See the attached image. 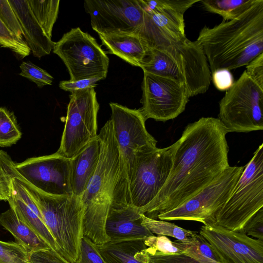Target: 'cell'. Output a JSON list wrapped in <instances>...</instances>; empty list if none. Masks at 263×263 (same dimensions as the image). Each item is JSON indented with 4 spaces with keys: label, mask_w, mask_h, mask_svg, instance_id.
<instances>
[{
    "label": "cell",
    "mask_w": 263,
    "mask_h": 263,
    "mask_svg": "<svg viewBox=\"0 0 263 263\" xmlns=\"http://www.w3.org/2000/svg\"><path fill=\"white\" fill-rule=\"evenodd\" d=\"M227 133L218 118L202 117L189 124L172 145V166L165 183L139 212L157 219L159 214L181 205L220 176L230 166Z\"/></svg>",
    "instance_id": "1"
},
{
    "label": "cell",
    "mask_w": 263,
    "mask_h": 263,
    "mask_svg": "<svg viewBox=\"0 0 263 263\" xmlns=\"http://www.w3.org/2000/svg\"><path fill=\"white\" fill-rule=\"evenodd\" d=\"M98 138L99 162L80 198L84 211V236L101 245L110 241L105 224L110 207L131 204L127 175L110 119L102 127Z\"/></svg>",
    "instance_id": "2"
},
{
    "label": "cell",
    "mask_w": 263,
    "mask_h": 263,
    "mask_svg": "<svg viewBox=\"0 0 263 263\" xmlns=\"http://www.w3.org/2000/svg\"><path fill=\"white\" fill-rule=\"evenodd\" d=\"M196 41L200 45L211 72L246 66L263 53V0L238 17L210 28L204 26Z\"/></svg>",
    "instance_id": "3"
},
{
    "label": "cell",
    "mask_w": 263,
    "mask_h": 263,
    "mask_svg": "<svg viewBox=\"0 0 263 263\" xmlns=\"http://www.w3.org/2000/svg\"><path fill=\"white\" fill-rule=\"evenodd\" d=\"M0 173L12 178L26 190L38 208L57 246V252L71 263L80 257L84 236V211L80 197L52 196L30 184L17 172L15 163L5 154L0 156Z\"/></svg>",
    "instance_id": "4"
},
{
    "label": "cell",
    "mask_w": 263,
    "mask_h": 263,
    "mask_svg": "<svg viewBox=\"0 0 263 263\" xmlns=\"http://www.w3.org/2000/svg\"><path fill=\"white\" fill-rule=\"evenodd\" d=\"M263 208V144L245 166L233 191L215 215L217 226L229 230H242L246 223Z\"/></svg>",
    "instance_id": "5"
},
{
    "label": "cell",
    "mask_w": 263,
    "mask_h": 263,
    "mask_svg": "<svg viewBox=\"0 0 263 263\" xmlns=\"http://www.w3.org/2000/svg\"><path fill=\"white\" fill-rule=\"evenodd\" d=\"M138 34L149 48L165 50L184 67L190 97L204 93L209 89L211 75L206 58L200 45L182 35L161 30L143 22Z\"/></svg>",
    "instance_id": "6"
},
{
    "label": "cell",
    "mask_w": 263,
    "mask_h": 263,
    "mask_svg": "<svg viewBox=\"0 0 263 263\" xmlns=\"http://www.w3.org/2000/svg\"><path fill=\"white\" fill-rule=\"evenodd\" d=\"M218 117L228 133L263 129V89L245 70L220 101Z\"/></svg>",
    "instance_id": "7"
},
{
    "label": "cell",
    "mask_w": 263,
    "mask_h": 263,
    "mask_svg": "<svg viewBox=\"0 0 263 263\" xmlns=\"http://www.w3.org/2000/svg\"><path fill=\"white\" fill-rule=\"evenodd\" d=\"M52 50L66 66L70 80L106 78L109 58L96 39L79 27L64 34Z\"/></svg>",
    "instance_id": "8"
},
{
    "label": "cell",
    "mask_w": 263,
    "mask_h": 263,
    "mask_svg": "<svg viewBox=\"0 0 263 263\" xmlns=\"http://www.w3.org/2000/svg\"><path fill=\"white\" fill-rule=\"evenodd\" d=\"M65 124L57 153L71 158L98 137L99 104L93 87L71 92Z\"/></svg>",
    "instance_id": "9"
},
{
    "label": "cell",
    "mask_w": 263,
    "mask_h": 263,
    "mask_svg": "<svg viewBox=\"0 0 263 263\" xmlns=\"http://www.w3.org/2000/svg\"><path fill=\"white\" fill-rule=\"evenodd\" d=\"M244 167L229 166L196 195L176 208L159 214L157 219L214 224L216 213L231 196Z\"/></svg>",
    "instance_id": "10"
},
{
    "label": "cell",
    "mask_w": 263,
    "mask_h": 263,
    "mask_svg": "<svg viewBox=\"0 0 263 263\" xmlns=\"http://www.w3.org/2000/svg\"><path fill=\"white\" fill-rule=\"evenodd\" d=\"M172 145L139 153L128 177L130 204L138 211L148 205L165 183L172 166Z\"/></svg>",
    "instance_id": "11"
},
{
    "label": "cell",
    "mask_w": 263,
    "mask_h": 263,
    "mask_svg": "<svg viewBox=\"0 0 263 263\" xmlns=\"http://www.w3.org/2000/svg\"><path fill=\"white\" fill-rule=\"evenodd\" d=\"M143 72L140 109L145 119L165 122L177 117L185 110L190 97L185 83Z\"/></svg>",
    "instance_id": "12"
},
{
    "label": "cell",
    "mask_w": 263,
    "mask_h": 263,
    "mask_svg": "<svg viewBox=\"0 0 263 263\" xmlns=\"http://www.w3.org/2000/svg\"><path fill=\"white\" fill-rule=\"evenodd\" d=\"M114 134L123 157L128 177L137 155L156 148L157 141L147 132L146 119L140 109H130L110 102Z\"/></svg>",
    "instance_id": "13"
},
{
    "label": "cell",
    "mask_w": 263,
    "mask_h": 263,
    "mask_svg": "<svg viewBox=\"0 0 263 263\" xmlns=\"http://www.w3.org/2000/svg\"><path fill=\"white\" fill-rule=\"evenodd\" d=\"M18 173L41 192L52 196L72 195L70 159L57 152L15 163Z\"/></svg>",
    "instance_id": "14"
},
{
    "label": "cell",
    "mask_w": 263,
    "mask_h": 263,
    "mask_svg": "<svg viewBox=\"0 0 263 263\" xmlns=\"http://www.w3.org/2000/svg\"><path fill=\"white\" fill-rule=\"evenodd\" d=\"M86 12L98 34L112 32L138 33L144 20L139 0H86Z\"/></svg>",
    "instance_id": "15"
},
{
    "label": "cell",
    "mask_w": 263,
    "mask_h": 263,
    "mask_svg": "<svg viewBox=\"0 0 263 263\" xmlns=\"http://www.w3.org/2000/svg\"><path fill=\"white\" fill-rule=\"evenodd\" d=\"M199 233L209 243L218 263H263V240L215 224L203 225Z\"/></svg>",
    "instance_id": "16"
},
{
    "label": "cell",
    "mask_w": 263,
    "mask_h": 263,
    "mask_svg": "<svg viewBox=\"0 0 263 263\" xmlns=\"http://www.w3.org/2000/svg\"><path fill=\"white\" fill-rule=\"evenodd\" d=\"M9 189L7 200L18 219L30 228L49 247L57 251L56 242L44 222L42 215L23 186L14 179L3 176Z\"/></svg>",
    "instance_id": "17"
},
{
    "label": "cell",
    "mask_w": 263,
    "mask_h": 263,
    "mask_svg": "<svg viewBox=\"0 0 263 263\" xmlns=\"http://www.w3.org/2000/svg\"><path fill=\"white\" fill-rule=\"evenodd\" d=\"M106 233L112 242L144 239L154 235L142 224L141 214L129 204L112 205L105 224Z\"/></svg>",
    "instance_id": "18"
},
{
    "label": "cell",
    "mask_w": 263,
    "mask_h": 263,
    "mask_svg": "<svg viewBox=\"0 0 263 263\" xmlns=\"http://www.w3.org/2000/svg\"><path fill=\"white\" fill-rule=\"evenodd\" d=\"M15 15L20 33L33 55L49 54L55 42L45 33L31 10L27 0H8Z\"/></svg>",
    "instance_id": "19"
},
{
    "label": "cell",
    "mask_w": 263,
    "mask_h": 263,
    "mask_svg": "<svg viewBox=\"0 0 263 263\" xmlns=\"http://www.w3.org/2000/svg\"><path fill=\"white\" fill-rule=\"evenodd\" d=\"M98 35L109 53L118 56L132 66L141 67L148 48L139 34L112 32Z\"/></svg>",
    "instance_id": "20"
},
{
    "label": "cell",
    "mask_w": 263,
    "mask_h": 263,
    "mask_svg": "<svg viewBox=\"0 0 263 263\" xmlns=\"http://www.w3.org/2000/svg\"><path fill=\"white\" fill-rule=\"evenodd\" d=\"M98 137L70 158V184L73 195L80 197L97 168L100 154Z\"/></svg>",
    "instance_id": "21"
},
{
    "label": "cell",
    "mask_w": 263,
    "mask_h": 263,
    "mask_svg": "<svg viewBox=\"0 0 263 263\" xmlns=\"http://www.w3.org/2000/svg\"><path fill=\"white\" fill-rule=\"evenodd\" d=\"M106 263H149V254L143 239H134L97 245Z\"/></svg>",
    "instance_id": "22"
},
{
    "label": "cell",
    "mask_w": 263,
    "mask_h": 263,
    "mask_svg": "<svg viewBox=\"0 0 263 263\" xmlns=\"http://www.w3.org/2000/svg\"><path fill=\"white\" fill-rule=\"evenodd\" d=\"M140 68L143 72L174 79L186 86L187 76L183 65L165 50L149 48Z\"/></svg>",
    "instance_id": "23"
},
{
    "label": "cell",
    "mask_w": 263,
    "mask_h": 263,
    "mask_svg": "<svg viewBox=\"0 0 263 263\" xmlns=\"http://www.w3.org/2000/svg\"><path fill=\"white\" fill-rule=\"evenodd\" d=\"M0 225L9 231L17 243L28 252L50 248L30 228L17 217L10 208L0 214Z\"/></svg>",
    "instance_id": "24"
},
{
    "label": "cell",
    "mask_w": 263,
    "mask_h": 263,
    "mask_svg": "<svg viewBox=\"0 0 263 263\" xmlns=\"http://www.w3.org/2000/svg\"><path fill=\"white\" fill-rule=\"evenodd\" d=\"M257 0H200L208 11L220 15L223 21L234 20L256 2Z\"/></svg>",
    "instance_id": "25"
},
{
    "label": "cell",
    "mask_w": 263,
    "mask_h": 263,
    "mask_svg": "<svg viewBox=\"0 0 263 263\" xmlns=\"http://www.w3.org/2000/svg\"><path fill=\"white\" fill-rule=\"evenodd\" d=\"M29 6L46 34L51 39L58 18L59 0H27Z\"/></svg>",
    "instance_id": "26"
},
{
    "label": "cell",
    "mask_w": 263,
    "mask_h": 263,
    "mask_svg": "<svg viewBox=\"0 0 263 263\" xmlns=\"http://www.w3.org/2000/svg\"><path fill=\"white\" fill-rule=\"evenodd\" d=\"M142 224L152 234L157 235L170 236L181 241L190 240L197 232L184 229L166 220L149 218L140 214Z\"/></svg>",
    "instance_id": "27"
},
{
    "label": "cell",
    "mask_w": 263,
    "mask_h": 263,
    "mask_svg": "<svg viewBox=\"0 0 263 263\" xmlns=\"http://www.w3.org/2000/svg\"><path fill=\"white\" fill-rule=\"evenodd\" d=\"M21 137L22 133L13 114L0 107V146H10Z\"/></svg>",
    "instance_id": "28"
},
{
    "label": "cell",
    "mask_w": 263,
    "mask_h": 263,
    "mask_svg": "<svg viewBox=\"0 0 263 263\" xmlns=\"http://www.w3.org/2000/svg\"><path fill=\"white\" fill-rule=\"evenodd\" d=\"M183 252L203 263H218L209 243L198 232L189 241H181Z\"/></svg>",
    "instance_id": "29"
},
{
    "label": "cell",
    "mask_w": 263,
    "mask_h": 263,
    "mask_svg": "<svg viewBox=\"0 0 263 263\" xmlns=\"http://www.w3.org/2000/svg\"><path fill=\"white\" fill-rule=\"evenodd\" d=\"M143 242L149 254H153L155 252L175 254L183 252L184 250L181 241L177 240L172 241L165 236L151 235L144 239Z\"/></svg>",
    "instance_id": "30"
},
{
    "label": "cell",
    "mask_w": 263,
    "mask_h": 263,
    "mask_svg": "<svg viewBox=\"0 0 263 263\" xmlns=\"http://www.w3.org/2000/svg\"><path fill=\"white\" fill-rule=\"evenodd\" d=\"M0 46L9 49L21 58L28 56L31 52L24 40L17 38L1 17Z\"/></svg>",
    "instance_id": "31"
},
{
    "label": "cell",
    "mask_w": 263,
    "mask_h": 263,
    "mask_svg": "<svg viewBox=\"0 0 263 263\" xmlns=\"http://www.w3.org/2000/svg\"><path fill=\"white\" fill-rule=\"evenodd\" d=\"M29 253L17 242L0 240V259L4 263H28Z\"/></svg>",
    "instance_id": "32"
},
{
    "label": "cell",
    "mask_w": 263,
    "mask_h": 263,
    "mask_svg": "<svg viewBox=\"0 0 263 263\" xmlns=\"http://www.w3.org/2000/svg\"><path fill=\"white\" fill-rule=\"evenodd\" d=\"M20 74L34 82L42 88L52 84L53 78L48 72L30 61L23 62L20 65Z\"/></svg>",
    "instance_id": "33"
},
{
    "label": "cell",
    "mask_w": 263,
    "mask_h": 263,
    "mask_svg": "<svg viewBox=\"0 0 263 263\" xmlns=\"http://www.w3.org/2000/svg\"><path fill=\"white\" fill-rule=\"evenodd\" d=\"M74 263H106L101 256L98 246L90 239L83 236L79 259Z\"/></svg>",
    "instance_id": "34"
},
{
    "label": "cell",
    "mask_w": 263,
    "mask_h": 263,
    "mask_svg": "<svg viewBox=\"0 0 263 263\" xmlns=\"http://www.w3.org/2000/svg\"><path fill=\"white\" fill-rule=\"evenodd\" d=\"M28 263H71L57 251L49 248L29 253Z\"/></svg>",
    "instance_id": "35"
},
{
    "label": "cell",
    "mask_w": 263,
    "mask_h": 263,
    "mask_svg": "<svg viewBox=\"0 0 263 263\" xmlns=\"http://www.w3.org/2000/svg\"><path fill=\"white\" fill-rule=\"evenodd\" d=\"M149 263H203L184 252L175 254L155 252L149 254Z\"/></svg>",
    "instance_id": "36"
},
{
    "label": "cell",
    "mask_w": 263,
    "mask_h": 263,
    "mask_svg": "<svg viewBox=\"0 0 263 263\" xmlns=\"http://www.w3.org/2000/svg\"><path fill=\"white\" fill-rule=\"evenodd\" d=\"M242 230L249 236L263 240V208L249 219Z\"/></svg>",
    "instance_id": "37"
},
{
    "label": "cell",
    "mask_w": 263,
    "mask_h": 263,
    "mask_svg": "<svg viewBox=\"0 0 263 263\" xmlns=\"http://www.w3.org/2000/svg\"><path fill=\"white\" fill-rule=\"evenodd\" d=\"M245 71L247 75L263 89V53L248 63Z\"/></svg>",
    "instance_id": "38"
},
{
    "label": "cell",
    "mask_w": 263,
    "mask_h": 263,
    "mask_svg": "<svg viewBox=\"0 0 263 263\" xmlns=\"http://www.w3.org/2000/svg\"><path fill=\"white\" fill-rule=\"evenodd\" d=\"M212 80L215 87L220 91H226L234 84V78L230 70L220 69L212 73Z\"/></svg>",
    "instance_id": "39"
},
{
    "label": "cell",
    "mask_w": 263,
    "mask_h": 263,
    "mask_svg": "<svg viewBox=\"0 0 263 263\" xmlns=\"http://www.w3.org/2000/svg\"><path fill=\"white\" fill-rule=\"evenodd\" d=\"M101 80H103V79L100 77H96L76 81H62L60 82L59 86L61 89L71 92L87 88H95L97 85V82Z\"/></svg>",
    "instance_id": "40"
},
{
    "label": "cell",
    "mask_w": 263,
    "mask_h": 263,
    "mask_svg": "<svg viewBox=\"0 0 263 263\" xmlns=\"http://www.w3.org/2000/svg\"><path fill=\"white\" fill-rule=\"evenodd\" d=\"M9 195V189L7 183L0 173V200L7 201Z\"/></svg>",
    "instance_id": "41"
},
{
    "label": "cell",
    "mask_w": 263,
    "mask_h": 263,
    "mask_svg": "<svg viewBox=\"0 0 263 263\" xmlns=\"http://www.w3.org/2000/svg\"><path fill=\"white\" fill-rule=\"evenodd\" d=\"M0 263H4V262L0 259Z\"/></svg>",
    "instance_id": "42"
}]
</instances>
